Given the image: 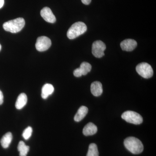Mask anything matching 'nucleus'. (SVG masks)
I'll list each match as a JSON object with an SVG mask.
<instances>
[{
  "label": "nucleus",
  "mask_w": 156,
  "mask_h": 156,
  "mask_svg": "<svg viewBox=\"0 0 156 156\" xmlns=\"http://www.w3.org/2000/svg\"><path fill=\"white\" fill-rule=\"evenodd\" d=\"M125 147L131 153L138 154L144 150L143 144L140 140L133 136L127 137L124 140Z\"/></svg>",
  "instance_id": "f257e3e1"
},
{
  "label": "nucleus",
  "mask_w": 156,
  "mask_h": 156,
  "mask_svg": "<svg viewBox=\"0 0 156 156\" xmlns=\"http://www.w3.org/2000/svg\"><path fill=\"white\" fill-rule=\"evenodd\" d=\"M33 129L31 127H27L26 128H25V130L23 131V132L22 136L24 138V139L28 140L30 138L32 134Z\"/></svg>",
  "instance_id": "6ab92c4d"
},
{
  "label": "nucleus",
  "mask_w": 156,
  "mask_h": 156,
  "mask_svg": "<svg viewBox=\"0 0 156 156\" xmlns=\"http://www.w3.org/2000/svg\"><path fill=\"white\" fill-rule=\"evenodd\" d=\"M51 45V41L47 37H39L37 39L35 47L37 50L40 52H43L48 50Z\"/></svg>",
  "instance_id": "0eeeda50"
},
{
  "label": "nucleus",
  "mask_w": 156,
  "mask_h": 156,
  "mask_svg": "<svg viewBox=\"0 0 156 156\" xmlns=\"http://www.w3.org/2000/svg\"><path fill=\"white\" fill-rule=\"evenodd\" d=\"M97 126L93 123L89 122L84 127L83 134L86 136L94 135L97 133Z\"/></svg>",
  "instance_id": "9b49d317"
},
{
  "label": "nucleus",
  "mask_w": 156,
  "mask_h": 156,
  "mask_svg": "<svg viewBox=\"0 0 156 156\" xmlns=\"http://www.w3.org/2000/svg\"><path fill=\"white\" fill-rule=\"evenodd\" d=\"M136 72L142 77L149 79L153 75V70L150 65L146 62H142L136 66Z\"/></svg>",
  "instance_id": "39448f33"
},
{
  "label": "nucleus",
  "mask_w": 156,
  "mask_h": 156,
  "mask_svg": "<svg viewBox=\"0 0 156 156\" xmlns=\"http://www.w3.org/2000/svg\"><path fill=\"white\" fill-rule=\"evenodd\" d=\"M88 112V108L87 107L85 106L80 107L75 116V121L76 122H80L85 118Z\"/></svg>",
  "instance_id": "4468645a"
},
{
  "label": "nucleus",
  "mask_w": 156,
  "mask_h": 156,
  "mask_svg": "<svg viewBox=\"0 0 156 156\" xmlns=\"http://www.w3.org/2000/svg\"><path fill=\"white\" fill-rule=\"evenodd\" d=\"M91 91L94 96H100L103 92L102 84L98 81L93 82L91 85Z\"/></svg>",
  "instance_id": "9d476101"
},
{
  "label": "nucleus",
  "mask_w": 156,
  "mask_h": 156,
  "mask_svg": "<svg viewBox=\"0 0 156 156\" xmlns=\"http://www.w3.org/2000/svg\"><path fill=\"white\" fill-rule=\"evenodd\" d=\"M25 24L24 19L22 17H19L5 23L3 24V27L6 31L17 33L22 30Z\"/></svg>",
  "instance_id": "f03ea898"
},
{
  "label": "nucleus",
  "mask_w": 156,
  "mask_h": 156,
  "mask_svg": "<svg viewBox=\"0 0 156 156\" xmlns=\"http://www.w3.org/2000/svg\"><path fill=\"white\" fill-rule=\"evenodd\" d=\"M98 149L97 146L94 143H92L89 146V150L87 156H98Z\"/></svg>",
  "instance_id": "f3484780"
},
{
  "label": "nucleus",
  "mask_w": 156,
  "mask_h": 156,
  "mask_svg": "<svg viewBox=\"0 0 156 156\" xmlns=\"http://www.w3.org/2000/svg\"><path fill=\"white\" fill-rule=\"evenodd\" d=\"M1 49H2V46H1V44H0V51H1Z\"/></svg>",
  "instance_id": "b1692460"
},
{
  "label": "nucleus",
  "mask_w": 156,
  "mask_h": 156,
  "mask_svg": "<svg viewBox=\"0 0 156 156\" xmlns=\"http://www.w3.org/2000/svg\"><path fill=\"white\" fill-rule=\"evenodd\" d=\"M73 74L76 77H81V76H83L79 68L76 69L74 71Z\"/></svg>",
  "instance_id": "aec40b11"
},
{
  "label": "nucleus",
  "mask_w": 156,
  "mask_h": 156,
  "mask_svg": "<svg viewBox=\"0 0 156 156\" xmlns=\"http://www.w3.org/2000/svg\"><path fill=\"white\" fill-rule=\"evenodd\" d=\"M122 118L127 122L134 125H140L142 123L143 118L140 115L136 112L127 111L123 113Z\"/></svg>",
  "instance_id": "20e7f679"
},
{
  "label": "nucleus",
  "mask_w": 156,
  "mask_h": 156,
  "mask_svg": "<svg viewBox=\"0 0 156 156\" xmlns=\"http://www.w3.org/2000/svg\"><path fill=\"white\" fill-rule=\"evenodd\" d=\"M92 0H81L82 3L84 4V5H89L91 3Z\"/></svg>",
  "instance_id": "4be33fe9"
},
{
  "label": "nucleus",
  "mask_w": 156,
  "mask_h": 156,
  "mask_svg": "<svg viewBox=\"0 0 156 156\" xmlns=\"http://www.w3.org/2000/svg\"><path fill=\"white\" fill-rule=\"evenodd\" d=\"M54 88L50 84H46L42 89L41 96L43 99H46L54 92Z\"/></svg>",
  "instance_id": "f8f14e48"
},
{
  "label": "nucleus",
  "mask_w": 156,
  "mask_h": 156,
  "mask_svg": "<svg viewBox=\"0 0 156 156\" xmlns=\"http://www.w3.org/2000/svg\"><path fill=\"white\" fill-rule=\"evenodd\" d=\"M106 45L101 41H95L92 46V53L96 58H101L104 55Z\"/></svg>",
  "instance_id": "423d86ee"
},
{
  "label": "nucleus",
  "mask_w": 156,
  "mask_h": 156,
  "mask_svg": "<svg viewBox=\"0 0 156 156\" xmlns=\"http://www.w3.org/2000/svg\"><path fill=\"white\" fill-rule=\"evenodd\" d=\"M41 17L45 21L50 23H54L56 21L55 15L53 14L51 9L48 7H45L41 11Z\"/></svg>",
  "instance_id": "6e6552de"
},
{
  "label": "nucleus",
  "mask_w": 156,
  "mask_h": 156,
  "mask_svg": "<svg viewBox=\"0 0 156 156\" xmlns=\"http://www.w3.org/2000/svg\"><path fill=\"white\" fill-rule=\"evenodd\" d=\"M79 68L80 70L82 75L85 76L90 72L92 69V66L91 64H89L88 62H84L81 63L80 66Z\"/></svg>",
  "instance_id": "a211bd4d"
},
{
  "label": "nucleus",
  "mask_w": 156,
  "mask_h": 156,
  "mask_svg": "<svg viewBox=\"0 0 156 156\" xmlns=\"http://www.w3.org/2000/svg\"><path fill=\"white\" fill-rule=\"evenodd\" d=\"M17 149L19 151L20 156H27L29 151V147L26 145L25 144L23 141H20L18 144Z\"/></svg>",
  "instance_id": "dca6fc26"
},
{
  "label": "nucleus",
  "mask_w": 156,
  "mask_h": 156,
  "mask_svg": "<svg viewBox=\"0 0 156 156\" xmlns=\"http://www.w3.org/2000/svg\"><path fill=\"white\" fill-rule=\"evenodd\" d=\"M12 134L11 132H9L6 133L2 137L1 140V145L4 148H7L9 147L12 141Z\"/></svg>",
  "instance_id": "2eb2a0df"
},
{
  "label": "nucleus",
  "mask_w": 156,
  "mask_h": 156,
  "mask_svg": "<svg viewBox=\"0 0 156 156\" xmlns=\"http://www.w3.org/2000/svg\"><path fill=\"white\" fill-rule=\"evenodd\" d=\"M120 46L124 51H131L136 48L137 43L133 39H126L121 42Z\"/></svg>",
  "instance_id": "1a4fd4ad"
},
{
  "label": "nucleus",
  "mask_w": 156,
  "mask_h": 156,
  "mask_svg": "<svg viewBox=\"0 0 156 156\" xmlns=\"http://www.w3.org/2000/svg\"><path fill=\"white\" fill-rule=\"evenodd\" d=\"M27 101V98L25 93H21L18 96L15 103V107L17 109H21L25 106Z\"/></svg>",
  "instance_id": "ddd939ff"
},
{
  "label": "nucleus",
  "mask_w": 156,
  "mask_h": 156,
  "mask_svg": "<svg viewBox=\"0 0 156 156\" xmlns=\"http://www.w3.org/2000/svg\"><path fill=\"white\" fill-rule=\"evenodd\" d=\"M4 2H5L4 0H0V9L2 8L3 5H4Z\"/></svg>",
  "instance_id": "5701e85b"
},
{
  "label": "nucleus",
  "mask_w": 156,
  "mask_h": 156,
  "mask_svg": "<svg viewBox=\"0 0 156 156\" xmlns=\"http://www.w3.org/2000/svg\"><path fill=\"white\" fill-rule=\"evenodd\" d=\"M87 25L82 22H77L73 24L68 30L67 36L69 39H74L87 31Z\"/></svg>",
  "instance_id": "7ed1b4c3"
},
{
  "label": "nucleus",
  "mask_w": 156,
  "mask_h": 156,
  "mask_svg": "<svg viewBox=\"0 0 156 156\" xmlns=\"http://www.w3.org/2000/svg\"><path fill=\"white\" fill-rule=\"evenodd\" d=\"M4 102V95L2 92L0 90V105L2 104Z\"/></svg>",
  "instance_id": "412c9836"
}]
</instances>
